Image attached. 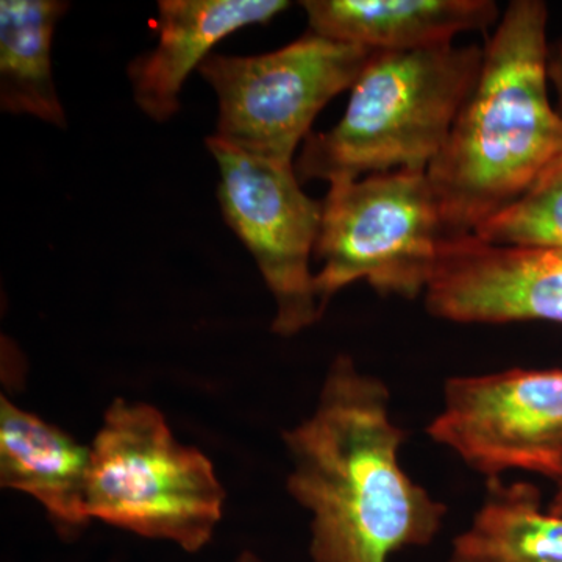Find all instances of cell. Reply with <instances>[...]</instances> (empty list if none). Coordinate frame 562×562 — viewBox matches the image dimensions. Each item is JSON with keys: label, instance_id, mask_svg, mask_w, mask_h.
Here are the masks:
<instances>
[{"label": "cell", "instance_id": "6da1fadb", "mask_svg": "<svg viewBox=\"0 0 562 562\" xmlns=\"http://www.w3.org/2000/svg\"><path fill=\"white\" fill-rule=\"evenodd\" d=\"M390 403L386 383L339 355L314 412L281 432L288 492L312 514V562H387L441 531L447 506L402 468Z\"/></svg>", "mask_w": 562, "mask_h": 562}, {"label": "cell", "instance_id": "7a4b0ae2", "mask_svg": "<svg viewBox=\"0 0 562 562\" xmlns=\"http://www.w3.org/2000/svg\"><path fill=\"white\" fill-rule=\"evenodd\" d=\"M547 22L546 3L514 0L483 49L479 79L427 171L447 236L475 233L562 155Z\"/></svg>", "mask_w": 562, "mask_h": 562}, {"label": "cell", "instance_id": "3957f363", "mask_svg": "<svg viewBox=\"0 0 562 562\" xmlns=\"http://www.w3.org/2000/svg\"><path fill=\"white\" fill-rule=\"evenodd\" d=\"M483 49L453 44L375 52L351 87L341 121L310 133L294 162L299 181L427 172L441 154L482 69Z\"/></svg>", "mask_w": 562, "mask_h": 562}, {"label": "cell", "instance_id": "277c9868", "mask_svg": "<svg viewBox=\"0 0 562 562\" xmlns=\"http://www.w3.org/2000/svg\"><path fill=\"white\" fill-rule=\"evenodd\" d=\"M213 462L180 442L160 409L114 398L90 446L88 517L139 538L205 549L224 516Z\"/></svg>", "mask_w": 562, "mask_h": 562}, {"label": "cell", "instance_id": "5b68a950", "mask_svg": "<svg viewBox=\"0 0 562 562\" xmlns=\"http://www.w3.org/2000/svg\"><path fill=\"white\" fill-rule=\"evenodd\" d=\"M446 238L427 172L402 169L333 181L314 249L324 262L314 276L321 308L360 280L380 295H424Z\"/></svg>", "mask_w": 562, "mask_h": 562}, {"label": "cell", "instance_id": "8992f818", "mask_svg": "<svg viewBox=\"0 0 562 562\" xmlns=\"http://www.w3.org/2000/svg\"><path fill=\"white\" fill-rule=\"evenodd\" d=\"M373 54L312 31L271 54H211L199 72L220 102L213 136L254 157L294 165L317 114L351 90Z\"/></svg>", "mask_w": 562, "mask_h": 562}, {"label": "cell", "instance_id": "52a82bcc", "mask_svg": "<svg viewBox=\"0 0 562 562\" xmlns=\"http://www.w3.org/2000/svg\"><path fill=\"white\" fill-rule=\"evenodd\" d=\"M206 147L220 168L217 199L225 222L250 251L276 301L272 331L297 335L324 313L310 271L322 202L302 191L290 162L254 157L216 136Z\"/></svg>", "mask_w": 562, "mask_h": 562}, {"label": "cell", "instance_id": "ba28073f", "mask_svg": "<svg viewBox=\"0 0 562 562\" xmlns=\"http://www.w3.org/2000/svg\"><path fill=\"white\" fill-rule=\"evenodd\" d=\"M427 435L487 480L525 471L562 482V369L453 376Z\"/></svg>", "mask_w": 562, "mask_h": 562}, {"label": "cell", "instance_id": "9c48e42d", "mask_svg": "<svg viewBox=\"0 0 562 562\" xmlns=\"http://www.w3.org/2000/svg\"><path fill=\"white\" fill-rule=\"evenodd\" d=\"M424 297L432 316L458 324H562V249L449 236Z\"/></svg>", "mask_w": 562, "mask_h": 562}, {"label": "cell", "instance_id": "30bf717a", "mask_svg": "<svg viewBox=\"0 0 562 562\" xmlns=\"http://www.w3.org/2000/svg\"><path fill=\"white\" fill-rule=\"evenodd\" d=\"M284 0H161L158 44L128 68L133 98L150 120H171L188 76L225 36L266 24L290 7Z\"/></svg>", "mask_w": 562, "mask_h": 562}, {"label": "cell", "instance_id": "8fae6325", "mask_svg": "<svg viewBox=\"0 0 562 562\" xmlns=\"http://www.w3.org/2000/svg\"><path fill=\"white\" fill-rule=\"evenodd\" d=\"M88 469L90 447L2 395L0 486L35 498L58 535L68 539L91 524Z\"/></svg>", "mask_w": 562, "mask_h": 562}, {"label": "cell", "instance_id": "7c38bea8", "mask_svg": "<svg viewBox=\"0 0 562 562\" xmlns=\"http://www.w3.org/2000/svg\"><path fill=\"white\" fill-rule=\"evenodd\" d=\"M310 31L375 52H413L453 44L462 32L498 20L491 0H308Z\"/></svg>", "mask_w": 562, "mask_h": 562}, {"label": "cell", "instance_id": "4fadbf2b", "mask_svg": "<svg viewBox=\"0 0 562 562\" xmlns=\"http://www.w3.org/2000/svg\"><path fill=\"white\" fill-rule=\"evenodd\" d=\"M447 562H562V516L543 512L535 484L487 480L482 506Z\"/></svg>", "mask_w": 562, "mask_h": 562}, {"label": "cell", "instance_id": "5bb4252c", "mask_svg": "<svg viewBox=\"0 0 562 562\" xmlns=\"http://www.w3.org/2000/svg\"><path fill=\"white\" fill-rule=\"evenodd\" d=\"M69 9L60 0L0 2V109L32 114L66 127V114L52 76L55 27Z\"/></svg>", "mask_w": 562, "mask_h": 562}, {"label": "cell", "instance_id": "9a60e30c", "mask_svg": "<svg viewBox=\"0 0 562 562\" xmlns=\"http://www.w3.org/2000/svg\"><path fill=\"white\" fill-rule=\"evenodd\" d=\"M473 235L503 246L562 249V155L519 201Z\"/></svg>", "mask_w": 562, "mask_h": 562}, {"label": "cell", "instance_id": "2e32d148", "mask_svg": "<svg viewBox=\"0 0 562 562\" xmlns=\"http://www.w3.org/2000/svg\"><path fill=\"white\" fill-rule=\"evenodd\" d=\"M549 79L552 81L554 90H557V110L562 117V43H557L553 47H550Z\"/></svg>", "mask_w": 562, "mask_h": 562}, {"label": "cell", "instance_id": "e0dca14e", "mask_svg": "<svg viewBox=\"0 0 562 562\" xmlns=\"http://www.w3.org/2000/svg\"><path fill=\"white\" fill-rule=\"evenodd\" d=\"M547 509L554 516H562V482L558 484L557 494H554L553 501Z\"/></svg>", "mask_w": 562, "mask_h": 562}, {"label": "cell", "instance_id": "ac0fdd59", "mask_svg": "<svg viewBox=\"0 0 562 562\" xmlns=\"http://www.w3.org/2000/svg\"><path fill=\"white\" fill-rule=\"evenodd\" d=\"M235 562H265L258 557L257 553L250 552V550H244V552L238 554Z\"/></svg>", "mask_w": 562, "mask_h": 562}]
</instances>
